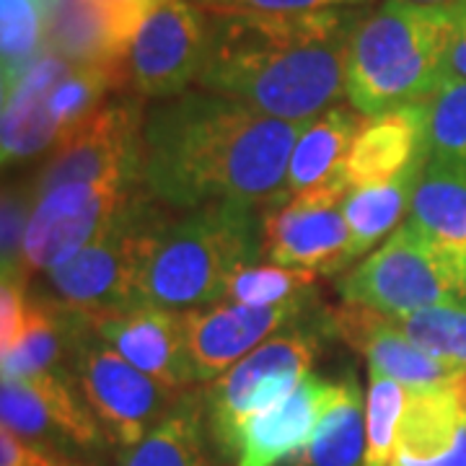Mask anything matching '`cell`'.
Listing matches in <instances>:
<instances>
[{
	"mask_svg": "<svg viewBox=\"0 0 466 466\" xmlns=\"http://www.w3.org/2000/svg\"><path fill=\"white\" fill-rule=\"evenodd\" d=\"M73 327L76 311L63 309L50 296H36L29 300L26 332L8 355H0L3 379H26L36 373L67 370Z\"/></svg>",
	"mask_w": 466,
	"mask_h": 466,
	"instance_id": "cell-26",
	"label": "cell"
},
{
	"mask_svg": "<svg viewBox=\"0 0 466 466\" xmlns=\"http://www.w3.org/2000/svg\"><path fill=\"white\" fill-rule=\"evenodd\" d=\"M143 96L109 99L81 127L66 135L52 150L47 167L34 179L32 200L55 187L73 182H96L109 174L143 177Z\"/></svg>",
	"mask_w": 466,
	"mask_h": 466,
	"instance_id": "cell-12",
	"label": "cell"
},
{
	"mask_svg": "<svg viewBox=\"0 0 466 466\" xmlns=\"http://www.w3.org/2000/svg\"><path fill=\"white\" fill-rule=\"evenodd\" d=\"M360 8L311 14H210L198 88L285 122H309L345 94Z\"/></svg>",
	"mask_w": 466,
	"mask_h": 466,
	"instance_id": "cell-2",
	"label": "cell"
},
{
	"mask_svg": "<svg viewBox=\"0 0 466 466\" xmlns=\"http://www.w3.org/2000/svg\"><path fill=\"white\" fill-rule=\"evenodd\" d=\"M262 259V210L218 202L171 213L140 280V303L192 311L226 299L241 267Z\"/></svg>",
	"mask_w": 466,
	"mask_h": 466,
	"instance_id": "cell-4",
	"label": "cell"
},
{
	"mask_svg": "<svg viewBox=\"0 0 466 466\" xmlns=\"http://www.w3.org/2000/svg\"><path fill=\"white\" fill-rule=\"evenodd\" d=\"M451 381L410 389L389 466H466V404Z\"/></svg>",
	"mask_w": 466,
	"mask_h": 466,
	"instance_id": "cell-18",
	"label": "cell"
},
{
	"mask_svg": "<svg viewBox=\"0 0 466 466\" xmlns=\"http://www.w3.org/2000/svg\"><path fill=\"white\" fill-rule=\"evenodd\" d=\"M363 122L366 115L342 104H334L327 112L309 119L288 161L283 202L334 179L342 171L350 146L360 133Z\"/></svg>",
	"mask_w": 466,
	"mask_h": 466,
	"instance_id": "cell-21",
	"label": "cell"
},
{
	"mask_svg": "<svg viewBox=\"0 0 466 466\" xmlns=\"http://www.w3.org/2000/svg\"><path fill=\"white\" fill-rule=\"evenodd\" d=\"M280 466H368L363 394L352 370L342 376V391L309 443Z\"/></svg>",
	"mask_w": 466,
	"mask_h": 466,
	"instance_id": "cell-25",
	"label": "cell"
},
{
	"mask_svg": "<svg viewBox=\"0 0 466 466\" xmlns=\"http://www.w3.org/2000/svg\"><path fill=\"white\" fill-rule=\"evenodd\" d=\"M0 466H81L67 459V453L39 446L0 425Z\"/></svg>",
	"mask_w": 466,
	"mask_h": 466,
	"instance_id": "cell-35",
	"label": "cell"
},
{
	"mask_svg": "<svg viewBox=\"0 0 466 466\" xmlns=\"http://www.w3.org/2000/svg\"><path fill=\"white\" fill-rule=\"evenodd\" d=\"M26 275H3V290H0V355H8L21 342L26 332L29 319V300L26 296Z\"/></svg>",
	"mask_w": 466,
	"mask_h": 466,
	"instance_id": "cell-34",
	"label": "cell"
},
{
	"mask_svg": "<svg viewBox=\"0 0 466 466\" xmlns=\"http://www.w3.org/2000/svg\"><path fill=\"white\" fill-rule=\"evenodd\" d=\"M34 205L29 192L21 189H5L3 192V238H0V254H3V275L18 272L24 275V236L29 213L26 208Z\"/></svg>",
	"mask_w": 466,
	"mask_h": 466,
	"instance_id": "cell-33",
	"label": "cell"
},
{
	"mask_svg": "<svg viewBox=\"0 0 466 466\" xmlns=\"http://www.w3.org/2000/svg\"><path fill=\"white\" fill-rule=\"evenodd\" d=\"M171 213V208L146 192L133 210L109 226L96 241L66 265L45 272L47 296L84 317L137 306L143 269Z\"/></svg>",
	"mask_w": 466,
	"mask_h": 466,
	"instance_id": "cell-6",
	"label": "cell"
},
{
	"mask_svg": "<svg viewBox=\"0 0 466 466\" xmlns=\"http://www.w3.org/2000/svg\"><path fill=\"white\" fill-rule=\"evenodd\" d=\"M306 122H285L205 88L156 101L143 127V179L171 210L236 202L283 205V182Z\"/></svg>",
	"mask_w": 466,
	"mask_h": 466,
	"instance_id": "cell-1",
	"label": "cell"
},
{
	"mask_svg": "<svg viewBox=\"0 0 466 466\" xmlns=\"http://www.w3.org/2000/svg\"><path fill=\"white\" fill-rule=\"evenodd\" d=\"M210 14L192 0H161L135 34L130 84L143 99H171L198 84L208 60Z\"/></svg>",
	"mask_w": 466,
	"mask_h": 466,
	"instance_id": "cell-11",
	"label": "cell"
},
{
	"mask_svg": "<svg viewBox=\"0 0 466 466\" xmlns=\"http://www.w3.org/2000/svg\"><path fill=\"white\" fill-rule=\"evenodd\" d=\"M428 161V153L420 156L412 167H407L389 182L352 187L345 198V220L350 228V267L355 259L373 249L383 236L397 231L401 220H407L410 202L415 195L417 179Z\"/></svg>",
	"mask_w": 466,
	"mask_h": 466,
	"instance_id": "cell-24",
	"label": "cell"
},
{
	"mask_svg": "<svg viewBox=\"0 0 466 466\" xmlns=\"http://www.w3.org/2000/svg\"><path fill=\"white\" fill-rule=\"evenodd\" d=\"M449 8V42H446V81H466V0Z\"/></svg>",
	"mask_w": 466,
	"mask_h": 466,
	"instance_id": "cell-36",
	"label": "cell"
},
{
	"mask_svg": "<svg viewBox=\"0 0 466 466\" xmlns=\"http://www.w3.org/2000/svg\"><path fill=\"white\" fill-rule=\"evenodd\" d=\"M327 337H332L329 311L317 306L296 324L269 337L216 381L205 383V428L210 449L223 464L233 461L238 433L251 417L283 400L311 373Z\"/></svg>",
	"mask_w": 466,
	"mask_h": 466,
	"instance_id": "cell-5",
	"label": "cell"
},
{
	"mask_svg": "<svg viewBox=\"0 0 466 466\" xmlns=\"http://www.w3.org/2000/svg\"><path fill=\"white\" fill-rule=\"evenodd\" d=\"M0 422L26 441L60 453L101 451L109 441L70 370L0 381Z\"/></svg>",
	"mask_w": 466,
	"mask_h": 466,
	"instance_id": "cell-13",
	"label": "cell"
},
{
	"mask_svg": "<svg viewBox=\"0 0 466 466\" xmlns=\"http://www.w3.org/2000/svg\"><path fill=\"white\" fill-rule=\"evenodd\" d=\"M410 389L376 368H368L366 438L368 466H389L394 459L397 433Z\"/></svg>",
	"mask_w": 466,
	"mask_h": 466,
	"instance_id": "cell-31",
	"label": "cell"
},
{
	"mask_svg": "<svg viewBox=\"0 0 466 466\" xmlns=\"http://www.w3.org/2000/svg\"><path fill=\"white\" fill-rule=\"evenodd\" d=\"M317 306V296L311 293L306 299L272 309H251L231 300H218L202 309L184 311L187 350L198 383L216 381L218 376L244 360L269 337L296 324Z\"/></svg>",
	"mask_w": 466,
	"mask_h": 466,
	"instance_id": "cell-14",
	"label": "cell"
},
{
	"mask_svg": "<svg viewBox=\"0 0 466 466\" xmlns=\"http://www.w3.org/2000/svg\"><path fill=\"white\" fill-rule=\"evenodd\" d=\"M67 370L106 441L122 451L143 441L182 394L125 360L94 332L84 314H76Z\"/></svg>",
	"mask_w": 466,
	"mask_h": 466,
	"instance_id": "cell-8",
	"label": "cell"
},
{
	"mask_svg": "<svg viewBox=\"0 0 466 466\" xmlns=\"http://www.w3.org/2000/svg\"><path fill=\"white\" fill-rule=\"evenodd\" d=\"M345 303L381 314H407L431 306L466 309V259L443 251L401 223L383 247L337 280Z\"/></svg>",
	"mask_w": 466,
	"mask_h": 466,
	"instance_id": "cell-7",
	"label": "cell"
},
{
	"mask_svg": "<svg viewBox=\"0 0 466 466\" xmlns=\"http://www.w3.org/2000/svg\"><path fill=\"white\" fill-rule=\"evenodd\" d=\"M417 348L441 363L466 370V309L431 306L407 314H389Z\"/></svg>",
	"mask_w": 466,
	"mask_h": 466,
	"instance_id": "cell-30",
	"label": "cell"
},
{
	"mask_svg": "<svg viewBox=\"0 0 466 466\" xmlns=\"http://www.w3.org/2000/svg\"><path fill=\"white\" fill-rule=\"evenodd\" d=\"M425 153V106L412 104L386 115L366 116L350 146L342 174L350 187L389 182Z\"/></svg>",
	"mask_w": 466,
	"mask_h": 466,
	"instance_id": "cell-20",
	"label": "cell"
},
{
	"mask_svg": "<svg viewBox=\"0 0 466 466\" xmlns=\"http://www.w3.org/2000/svg\"><path fill=\"white\" fill-rule=\"evenodd\" d=\"M70 60L47 50L16 84L3 88V164L39 156L60 143V127L47 109L50 86L66 73Z\"/></svg>",
	"mask_w": 466,
	"mask_h": 466,
	"instance_id": "cell-19",
	"label": "cell"
},
{
	"mask_svg": "<svg viewBox=\"0 0 466 466\" xmlns=\"http://www.w3.org/2000/svg\"><path fill=\"white\" fill-rule=\"evenodd\" d=\"M55 0H0L3 88L14 86L50 50Z\"/></svg>",
	"mask_w": 466,
	"mask_h": 466,
	"instance_id": "cell-27",
	"label": "cell"
},
{
	"mask_svg": "<svg viewBox=\"0 0 466 466\" xmlns=\"http://www.w3.org/2000/svg\"><path fill=\"white\" fill-rule=\"evenodd\" d=\"M422 106L428 158L466 174V81H443Z\"/></svg>",
	"mask_w": 466,
	"mask_h": 466,
	"instance_id": "cell-29",
	"label": "cell"
},
{
	"mask_svg": "<svg viewBox=\"0 0 466 466\" xmlns=\"http://www.w3.org/2000/svg\"><path fill=\"white\" fill-rule=\"evenodd\" d=\"M202 391L187 389L143 441L125 449L116 466H213Z\"/></svg>",
	"mask_w": 466,
	"mask_h": 466,
	"instance_id": "cell-23",
	"label": "cell"
},
{
	"mask_svg": "<svg viewBox=\"0 0 466 466\" xmlns=\"http://www.w3.org/2000/svg\"><path fill=\"white\" fill-rule=\"evenodd\" d=\"M342 391V379L309 373L283 400L254 415L241 428L231 466H280L314 435L321 417Z\"/></svg>",
	"mask_w": 466,
	"mask_h": 466,
	"instance_id": "cell-16",
	"label": "cell"
},
{
	"mask_svg": "<svg viewBox=\"0 0 466 466\" xmlns=\"http://www.w3.org/2000/svg\"><path fill=\"white\" fill-rule=\"evenodd\" d=\"M449 8L383 0L355 26L345 96L360 115L379 116L425 104L446 81Z\"/></svg>",
	"mask_w": 466,
	"mask_h": 466,
	"instance_id": "cell-3",
	"label": "cell"
},
{
	"mask_svg": "<svg viewBox=\"0 0 466 466\" xmlns=\"http://www.w3.org/2000/svg\"><path fill=\"white\" fill-rule=\"evenodd\" d=\"M86 319L106 345L150 379L174 391H187L198 383L187 350L182 311L137 303Z\"/></svg>",
	"mask_w": 466,
	"mask_h": 466,
	"instance_id": "cell-15",
	"label": "cell"
},
{
	"mask_svg": "<svg viewBox=\"0 0 466 466\" xmlns=\"http://www.w3.org/2000/svg\"><path fill=\"white\" fill-rule=\"evenodd\" d=\"M329 327L350 350L366 355L368 368L397 379L407 389H428L451 381L459 370L420 350L394 319L366 306L345 303L329 311Z\"/></svg>",
	"mask_w": 466,
	"mask_h": 466,
	"instance_id": "cell-17",
	"label": "cell"
},
{
	"mask_svg": "<svg viewBox=\"0 0 466 466\" xmlns=\"http://www.w3.org/2000/svg\"><path fill=\"white\" fill-rule=\"evenodd\" d=\"M317 275L319 272H314V269L283 267L259 259V262L241 267L233 275L223 300L251 306V309L285 306V303H293V300L311 296Z\"/></svg>",
	"mask_w": 466,
	"mask_h": 466,
	"instance_id": "cell-28",
	"label": "cell"
},
{
	"mask_svg": "<svg viewBox=\"0 0 466 466\" xmlns=\"http://www.w3.org/2000/svg\"><path fill=\"white\" fill-rule=\"evenodd\" d=\"M350 189L339 171L329 182L262 210V259L321 275L348 272L350 228L342 205Z\"/></svg>",
	"mask_w": 466,
	"mask_h": 466,
	"instance_id": "cell-10",
	"label": "cell"
},
{
	"mask_svg": "<svg viewBox=\"0 0 466 466\" xmlns=\"http://www.w3.org/2000/svg\"><path fill=\"white\" fill-rule=\"evenodd\" d=\"M407 228L443 251L466 259V174L428 158L417 179Z\"/></svg>",
	"mask_w": 466,
	"mask_h": 466,
	"instance_id": "cell-22",
	"label": "cell"
},
{
	"mask_svg": "<svg viewBox=\"0 0 466 466\" xmlns=\"http://www.w3.org/2000/svg\"><path fill=\"white\" fill-rule=\"evenodd\" d=\"M208 14H311L327 8H360L370 0H192Z\"/></svg>",
	"mask_w": 466,
	"mask_h": 466,
	"instance_id": "cell-32",
	"label": "cell"
},
{
	"mask_svg": "<svg viewBox=\"0 0 466 466\" xmlns=\"http://www.w3.org/2000/svg\"><path fill=\"white\" fill-rule=\"evenodd\" d=\"M412 3H420V5H451L456 0H412Z\"/></svg>",
	"mask_w": 466,
	"mask_h": 466,
	"instance_id": "cell-37",
	"label": "cell"
},
{
	"mask_svg": "<svg viewBox=\"0 0 466 466\" xmlns=\"http://www.w3.org/2000/svg\"><path fill=\"white\" fill-rule=\"evenodd\" d=\"M148 192L140 174H109L96 182L55 187L34 200L24 236V275L66 265Z\"/></svg>",
	"mask_w": 466,
	"mask_h": 466,
	"instance_id": "cell-9",
	"label": "cell"
}]
</instances>
